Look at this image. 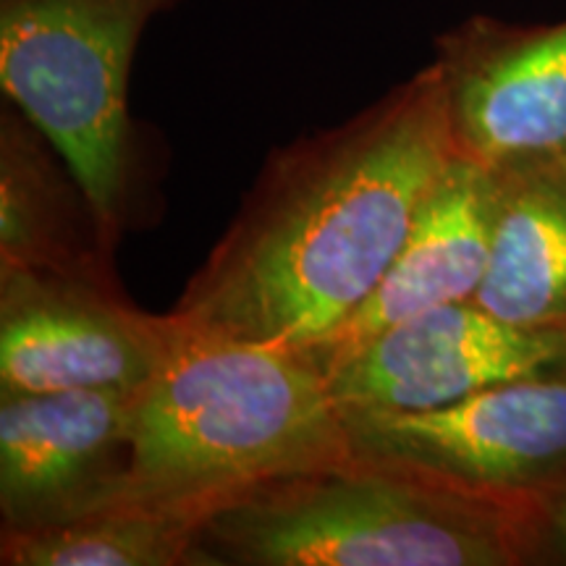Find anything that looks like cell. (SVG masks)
<instances>
[{
    "instance_id": "obj_2",
    "label": "cell",
    "mask_w": 566,
    "mask_h": 566,
    "mask_svg": "<svg viewBox=\"0 0 566 566\" xmlns=\"http://www.w3.org/2000/svg\"><path fill=\"white\" fill-rule=\"evenodd\" d=\"M344 415L307 352L216 331L179 334L137 391L132 459L118 501H231L352 459Z\"/></svg>"
},
{
    "instance_id": "obj_8",
    "label": "cell",
    "mask_w": 566,
    "mask_h": 566,
    "mask_svg": "<svg viewBox=\"0 0 566 566\" xmlns=\"http://www.w3.org/2000/svg\"><path fill=\"white\" fill-rule=\"evenodd\" d=\"M457 153L509 168L566 155V19L514 24L475 13L436 38Z\"/></svg>"
},
{
    "instance_id": "obj_14",
    "label": "cell",
    "mask_w": 566,
    "mask_h": 566,
    "mask_svg": "<svg viewBox=\"0 0 566 566\" xmlns=\"http://www.w3.org/2000/svg\"><path fill=\"white\" fill-rule=\"evenodd\" d=\"M541 564H566V480L546 501Z\"/></svg>"
},
{
    "instance_id": "obj_10",
    "label": "cell",
    "mask_w": 566,
    "mask_h": 566,
    "mask_svg": "<svg viewBox=\"0 0 566 566\" xmlns=\"http://www.w3.org/2000/svg\"><path fill=\"white\" fill-rule=\"evenodd\" d=\"M493 200V168L457 155L424 195L373 294L325 342L307 349L313 363L323 370L428 310L475 300L491 250Z\"/></svg>"
},
{
    "instance_id": "obj_9",
    "label": "cell",
    "mask_w": 566,
    "mask_h": 566,
    "mask_svg": "<svg viewBox=\"0 0 566 566\" xmlns=\"http://www.w3.org/2000/svg\"><path fill=\"white\" fill-rule=\"evenodd\" d=\"M134 399L116 388L0 396L3 533L63 525L122 499Z\"/></svg>"
},
{
    "instance_id": "obj_11",
    "label": "cell",
    "mask_w": 566,
    "mask_h": 566,
    "mask_svg": "<svg viewBox=\"0 0 566 566\" xmlns=\"http://www.w3.org/2000/svg\"><path fill=\"white\" fill-rule=\"evenodd\" d=\"M24 113H0V271H45L113 281L92 205Z\"/></svg>"
},
{
    "instance_id": "obj_6",
    "label": "cell",
    "mask_w": 566,
    "mask_h": 566,
    "mask_svg": "<svg viewBox=\"0 0 566 566\" xmlns=\"http://www.w3.org/2000/svg\"><path fill=\"white\" fill-rule=\"evenodd\" d=\"M176 334L171 313H142L113 281L0 271V396L139 391Z\"/></svg>"
},
{
    "instance_id": "obj_3",
    "label": "cell",
    "mask_w": 566,
    "mask_h": 566,
    "mask_svg": "<svg viewBox=\"0 0 566 566\" xmlns=\"http://www.w3.org/2000/svg\"><path fill=\"white\" fill-rule=\"evenodd\" d=\"M546 501L352 457L218 509L197 566L541 564Z\"/></svg>"
},
{
    "instance_id": "obj_13",
    "label": "cell",
    "mask_w": 566,
    "mask_h": 566,
    "mask_svg": "<svg viewBox=\"0 0 566 566\" xmlns=\"http://www.w3.org/2000/svg\"><path fill=\"white\" fill-rule=\"evenodd\" d=\"M208 512L116 501L63 525L3 533V566H197Z\"/></svg>"
},
{
    "instance_id": "obj_5",
    "label": "cell",
    "mask_w": 566,
    "mask_h": 566,
    "mask_svg": "<svg viewBox=\"0 0 566 566\" xmlns=\"http://www.w3.org/2000/svg\"><path fill=\"white\" fill-rule=\"evenodd\" d=\"M352 454L449 483L548 499L566 480V373L499 384L424 412H344Z\"/></svg>"
},
{
    "instance_id": "obj_15",
    "label": "cell",
    "mask_w": 566,
    "mask_h": 566,
    "mask_svg": "<svg viewBox=\"0 0 566 566\" xmlns=\"http://www.w3.org/2000/svg\"><path fill=\"white\" fill-rule=\"evenodd\" d=\"M556 160H558V163H562V166L566 168V155H564V158H556Z\"/></svg>"
},
{
    "instance_id": "obj_1",
    "label": "cell",
    "mask_w": 566,
    "mask_h": 566,
    "mask_svg": "<svg viewBox=\"0 0 566 566\" xmlns=\"http://www.w3.org/2000/svg\"><path fill=\"white\" fill-rule=\"evenodd\" d=\"M457 155L430 63L349 122L273 153L171 315L313 349L373 294Z\"/></svg>"
},
{
    "instance_id": "obj_7",
    "label": "cell",
    "mask_w": 566,
    "mask_h": 566,
    "mask_svg": "<svg viewBox=\"0 0 566 566\" xmlns=\"http://www.w3.org/2000/svg\"><path fill=\"white\" fill-rule=\"evenodd\" d=\"M562 373L566 328H522L475 302L428 310L323 367L344 412H424L509 380Z\"/></svg>"
},
{
    "instance_id": "obj_12",
    "label": "cell",
    "mask_w": 566,
    "mask_h": 566,
    "mask_svg": "<svg viewBox=\"0 0 566 566\" xmlns=\"http://www.w3.org/2000/svg\"><path fill=\"white\" fill-rule=\"evenodd\" d=\"M472 302L522 328H566V168L558 160L495 171L491 250Z\"/></svg>"
},
{
    "instance_id": "obj_4",
    "label": "cell",
    "mask_w": 566,
    "mask_h": 566,
    "mask_svg": "<svg viewBox=\"0 0 566 566\" xmlns=\"http://www.w3.org/2000/svg\"><path fill=\"white\" fill-rule=\"evenodd\" d=\"M181 0H0V90L80 181L116 247L129 181V76Z\"/></svg>"
}]
</instances>
